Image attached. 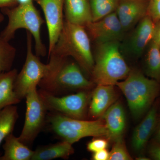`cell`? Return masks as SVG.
I'll return each instance as SVG.
<instances>
[{"label":"cell","mask_w":160,"mask_h":160,"mask_svg":"<svg viewBox=\"0 0 160 160\" xmlns=\"http://www.w3.org/2000/svg\"><path fill=\"white\" fill-rule=\"evenodd\" d=\"M48 58L49 70L39 84L40 89L59 96L67 90H86L93 86V82L85 77L78 64L69 60V57L51 53Z\"/></svg>","instance_id":"6da1fadb"},{"label":"cell","mask_w":160,"mask_h":160,"mask_svg":"<svg viewBox=\"0 0 160 160\" xmlns=\"http://www.w3.org/2000/svg\"><path fill=\"white\" fill-rule=\"evenodd\" d=\"M126 97L132 114L135 118L147 113L160 91V84L141 72L130 70L124 81L116 84Z\"/></svg>","instance_id":"7a4b0ae2"},{"label":"cell","mask_w":160,"mask_h":160,"mask_svg":"<svg viewBox=\"0 0 160 160\" xmlns=\"http://www.w3.org/2000/svg\"><path fill=\"white\" fill-rule=\"evenodd\" d=\"M90 44L89 34L85 27L65 20L57 42L49 55L53 53L73 58L82 69L91 72L94 60Z\"/></svg>","instance_id":"3957f363"},{"label":"cell","mask_w":160,"mask_h":160,"mask_svg":"<svg viewBox=\"0 0 160 160\" xmlns=\"http://www.w3.org/2000/svg\"><path fill=\"white\" fill-rule=\"evenodd\" d=\"M91 73L97 85L114 86L130 71L121 53L119 41L99 44Z\"/></svg>","instance_id":"277c9868"},{"label":"cell","mask_w":160,"mask_h":160,"mask_svg":"<svg viewBox=\"0 0 160 160\" xmlns=\"http://www.w3.org/2000/svg\"><path fill=\"white\" fill-rule=\"evenodd\" d=\"M1 11L8 18V24L1 32V36L9 42L14 38L18 30L26 29L31 33L34 39L36 54L38 57L45 56L47 49L41 36V27L45 21L33 2L26 5L3 8Z\"/></svg>","instance_id":"5b68a950"},{"label":"cell","mask_w":160,"mask_h":160,"mask_svg":"<svg viewBox=\"0 0 160 160\" xmlns=\"http://www.w3.org/2000/svg\"><path fill=\"white\" fill-rule=\"evenodd\" d=\"M46 122L51 131L62 141L72 145L83 138L106 136L108 132L104 120H86L68 117L50 112Z\"/></svg>","instance_id":"8992f818"},{"label":"cell","mask_w":160,"mask_h":160,"mask_svg":"<svg viewBox=\"0 0 160 160\" xmlns=\"http://www.w3.org/2000/svg\"><path fill=\"white\" fill-rule=\"evenodd\" d=\"M32 38L26 31V56L22 70L18 73L15 81L14 90L18 98L22 100L32 89L37 88L41 80L49 69V64L41 62L39 57L32 51Z\"/></svg>","instance_id":"52a82bcc"},{"label":"cell","mask_w":160,"mask_h":160,"mask_svg":"<svg viewBox=\"0 0 160 160\" xmlns=\"http://www.w3.org/2000/svg\"><path fill=\"white\" fill-rule=\"evenodd\" d=\"M86 90L64 96L54 95L40 89L39 94L47 111L68 117L84 119L87 114L91 95Z\"/></svg>","instance_id":"ba28073f"},{"label":"cell","mask_w":160,"mask_h":160,"mask_svg":"<svg viewBox=\"0 0 160 160\" xmlns=\"http://www.w3.org/2000/svg\"><path fill=\"white\" fill-rule=\"evenodd\" d=\"M26 112L22 130L19 139L27 146L32 144L45 126L46 110L40 98L37 88L26 95Z\"/></svg>","instance_id":"9c48e42d"},{"label":"cell","mask_w":160,"mask_h":160,"mask_svg":"<svg viewBox=\"0 0 160 160\" xmlns=\"http://www.w3.org/2000/svg\"><path fill=\"white\" fill-rule=\"evenodd\" d=\"M39 5L46 19L48 35V55L52 52L62 29L64 0H34Z\"/></svg>","instance_id":"30bf717a"},{"label":"cell","mask_w":160,"mask_h":160,"mask_svg":"<svg viewBox=\"0 0 160 160\" xmlns=\"http://www.w3.org/2000/svg\"><path fill=\"white\" fill-rule=\"evenodd\" d=\"M85 28L88 34L98 44L119 41L125 32L115 12L91 22Z\"/></svg>","instance_id":"8fae6325"},{"label":"cell","mask_w":160,"mask_h":160,"mask_svg":"<svg viewBox=\"0 0 160 160\" xmlns=\"http://www.w3.org/2000/svg\"><path fill=\"white\" fill-rule=\"evenodd\" d=\"M148 0H119L116 13L125 32L147 15Z\"/></svg>","instance_id":"7c38bea8"},{"label":"cell","mask_w":160,"mask_h":160,"mask_svg":"<svg viewBox=\"0 0 160 160\" xmlns=\"http://www.w3.org/2000/svg\"><path fill=\"white\" fill-rule=\"evenodd\" d=\"M155 23L146 15L138 23L127 43L128 52L139 57L149 45L154 36Z\"/></svg>","instance_id":"4fadbf2b"},{"label":"cell","mask_w":160,"mask_h":160,"mask_svg":"<svg viewBox=\"0 0 160 160\" xmlns=\"http://www.w3.org/2000/svg\"><path fill=\"white\" fill-rule=\"evenodd\" d=\"M116 98L114 86L98 85L91 94L88 109L89 117L96 118L103 116Z\"/></svg>","instance_id":"5bb4252c"},{"label":"cell","mask_w":160,"mask_h":160,"mask_svg":"<svg viewBox=\"0 0 160 160\" xmlns=\"http://www.w3.org/2000/svg\"><path fill=\"white\" fill-rule=\"evenodd\" d=\"M157 123L158 108L156 105H153L133 132L131 145L134 151L140 152L145 149L155 130Z\"/></svg>","instance_id":"9a60e30c"},{"label":"cell","mask_w":160,"mask_h":160,"mask_svg":"<svg viewBox=\"0 0 160 160\" xmlns=\"http://www.w3.org/2000/svg\"><path fill=\"white\" fill-rule=\"evenodd\" d=\"M107 132V138L115 142L122 138L126 126V118L122 106L115 102L103 115Z\"/></svg>","instance_id":"2e32d148"},{"label":"cell","mask_w":160,"mask_h":160,"mask_svg":"<svg viewBox=\"0 0 160 160\" xmlns=\"http://www.w3.org/2000/svg\"><path fill=\"white\" fill-rule=\"evenodd\" d=\"M65 20L85 27L92 22L89 0H64Z\"/></svg>","instance_id":"e0dca14e"},{"label":"cell","mask_w":160,"mask_h":160,"mask_svg":"<svg viewBox=\"0 0 160 160\" xmlns=\"http://www.w3.org/2000/svg\"><path fill=\"white\" fill-rule=\"evenodd\" d=\"M72 145L65 141L38 147L34 151L31 160H51L68 159L74 153Z\"/></svg>","instance_id":"ac0fdd59"},{"label":"cell","mask_w":160,"mask_h":160,"mask_svg":"<svg viewBox=\"0 0 160 160\" xmlns=\"http://www.w3.org/2000/svg\"><path fill=\"white\" fill-rule=\"evenodd\" d=\"M3 146L4 153L0 156V160H31L34 151L22 142L12 133L5 139Z\"/></svg>","instance_id":"d6986e66"},{"label":"cell","mask_w":160,"mask_h":160,"mask_svg":"<svg viewBox=\"0 0 160 160\" xmlns=\"http://www.w3.org/2000/svg\"><path fill=\"white\" fill-rule=\"evenodd\" d=\"M18 73L16 69L0 73V110L21 102L14 90L15 81Z\"/></svg>","instance_id":"ffe728a7"},{"label":"cell","mask_w":160,"mask_h":160,"mask_svg":"<svg viewBox=\"0 0 160 160\" xmlns=\"http://www.w3.org/2000/svg\"><path fill=\"white\" fill-rule=\"evenodd\" d=\"M18 117V108L15 105L0 110V145L8 135L12 133Z\"/></svg>","instance_id":"44dd1931"},{"label":"cell","mask_w":160,"mask_h":160,"mask_svg":"<svg viewBox=\"0 0 160 160\" xmlns=\"http://www.w3.org/2000/svg\"><path fill=\"white\" fill-rule=\"evenodd\" d=\"M146 72L150 78L160 82V49L158 43L152 40L146 61Z\"/></svg>","instance_id":"7402d4cb"},{"label":"cell","mask_w":160,"mask_h":160,"mask_svg":"<svg viewBox=\"0 0 160 160\" xmlns=\"http://www.w3.org/2000/svg\"><path fill=\"white\" fill-rule=\"evenodd\" d=\"M118 2L119 0H89L92 22L115 12Z\"/></svg>","instance_id":"603a6c76"},{"label":"cell","mask_w":160,"mask_h":160,"mask_svg":"<svg viewBox=\"0 0 160 160\" xmlns=\"http://www.w3.org/2000/svg\"><path fill=\"white\" fill-rule=\"evenodd\" d=\"M16 55V49L0 35V73L10 71Z\"/></svg>","instance_id":"cb8c5ba5"},{"label":"cell","mask_w":160,"mask_h":160,"mask_svg":"<svg viewBox=\"0 0 160 160\" xmlns=\"http://www.w3.org/2000/svg\"><path fill=\"white\" fill-rule=\"evenodd\" d=\"M109 152V160H130L132 158L127 151L123 138L114 142Z\"/></svg>","instance_id":"d4e9b609"},{"label":"cell","mask_w":160,"mask_h":160,"mask_svg":"<svg viewBox=\"0 0 160 160\" xmlns=\"http://www.w3.org/2000/svg\"><path fill=\"white\" fill-rule=\"evenodd\" d=\"M147 15L155 23L160 21V0H148Z\"/></svg>","instance_id":"484cf974"},{"label":"cell","mask_w":160,"mask_h":160,"mask_svg":"<svg viewBox=\"0 0 160 160\" xmlns=\"http://www.w3.org/2000/svg\"><path fill=\"white\" fill-rule=\"evenodd\" d=\"M108 146V142L107 140L102 138L95 139L88 143L87 149L88 151L94 152L106 149Z\"/></svg>","instance_id":"4316f807"},{"label":"cell","mask_w":160,"mask_h":160,"mask_svg":"<svg viewBox=\"0 0 160 160\" xmlns=\"http://www.w3.org/2000/svg\"><path fill=\"white\" fill-rule=\"evenodd\" d=\"M149 153L152 159L160 160V143L156 141L152 143L149 147Z\"/></svg>","instance_id":"83f0119b"},{"label":"cell","mask_w":160,"mask_h":160,"mask_svg":"<svg viewBox=\"0 0 160 160\" xmlns=\"http://www.w3.org/2000/svg\"><path fill=\"white\" fill-rule=\"evenodd\" d=\"M109 156V152L105 149L93 152L92 158L94 160H108Z\"/></svg>","instance_id":"f1b7e54d"},{"label":"cell","mask_w":160,"mask_h":160,"mask_svg":"<svg viewBox=\"0 0 160 160\" xmlns=\"http://www.w3.org/2000/svg\"><path fill=\"white\" fill-rule=\"evenodd\" d=\"M17 0H0V9L11 8L17 6Z\"/></svg>","instance_id":"f546056e"},{"label":"cell","mask_w":160,"mask_h":160,"mask_svg":"<svg viewBox=\"0 0 160 160\" xmlns=\"http://www.w3.org/2000/svg\"><path fill=\"white\" fill-rule=\"evenodd\" d=\"M152 40L160 44V21L155 23L154 36Z\"/></svg>","instance_id":"4dcf8cb0"},{"label":"cell","mask_w":160,"mask_h":160,"mask_svg":"<svg viewBox=\"0 0 160 160\" xmlns=\"http://www.w3.org/2000/svg\"><path fill=\"white\" fill-rule=\"evenodd\" d=\"M155 130H156L155 134V141L160 143V122L158 126L157 129L156 128Z\"/></svg>","instance_id":"1f68e13d"},{"label":"cell","mask_w":160,"mask_h":160,"mask_svg":"<svg viewBox=\"0 0 160 160\" xmlns=\"http://www.w3.org/2000/svg\"><path fill=\"white\" fill-rule=\"evenodd\" d=\"M33 0H17L18 5H26L32 2Z\"/></svg>","instance_id":"d6a6232c"},{"label":"cell","mask_w":160,"mask_h":160,"mask_svg":"<svg viewBox=\"0 0 160 160\" xmlns=\"http://www.w3.org/2000/svg\"><path fill=\"white\" fill-rule=\"evenodd\" d=\"M137 160H150V158L146 157L141 156L138 157L137 158Z\"/></svg>","instance_id":"836d02e7"},{"label":"cell","mask_w":160,"mask_h":160,"mask_svg":"<svg viewBox=\"0 0 160 160\" xmlns=\"http://www.w3.org/2000/svg\"><path fill=\"white\" fill-rule=\"evenodd\" d=\"M4 14L0 13V24L4 21Z\"/></svg>","instance_id":"e575fe53"},{"label":"cell","mask_w":160,"mask_h":160,"mask_svg":"<svg viewBox=\"0 0 160 160\" xmlns=\"http://www.w3.org/2000/svg\"><path fill=\"white\" fill-rule=\"evenodd\" d=\"M159 47H160V44H159Z\"/></svg>","instance_id":"d590c367"},{"label":"cell","mask_w":160,"mask_h":160,"mask_svg":"<svg viewBox=\"0 0 160 160\" xmlns=\"http://www.w3.org/2000/svg\"></svg>","instance_id":"8d00e7d4"}]
</instances>
